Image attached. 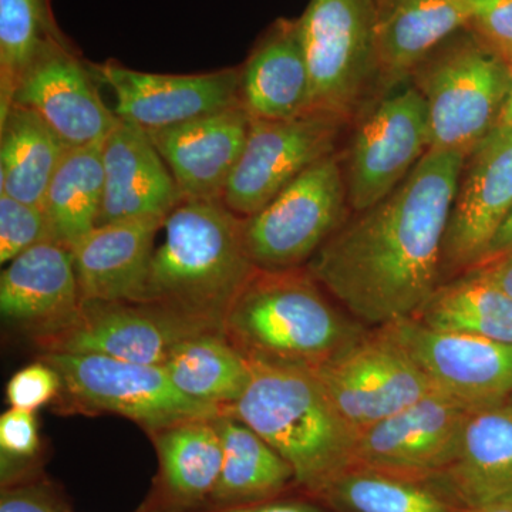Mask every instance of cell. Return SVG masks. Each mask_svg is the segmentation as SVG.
Masks as SVG:
<instances>
[{
    "label": "cell",
    "mask_w": 512,
    "mask_h": 512,
    "mask_svg": "<svg viewBox=\"0 0 512 512\" xmlns=\"http://www.w3.org/2000/svg\"><path fill=\"white\" fill-rule=\"evenodd\" d=\"M464 154L430 148L396 190L348 220L306 269L366 328L413 318L441 284Z\"/></svg>",
    "instance_id": "cell-1"
},
{
    "label": "cell",
    "mask_w": 512,
    "mask_h": 512,
    "mask_svg": "<svg viewBox=\"0 0 512 512\" xmlns=\"http://www.w3.org/2000/svg\"><path fill=\"white\" fill-rule=\"evenodd\" d=\"M163 229L140 302L224 333L232 303L256 271L245 248L244 218L222 200H187Z\"/></svg>",
    "instance_id": "cell-2"
},
{
    "label": "cell",
    "mask_w": 512,
    "mask_h": 512,
    "mask_svg": "<svg viewBox=\"0 0 512 512\" xmlns=\"http://www.w3.org/2000/svg\"><path fill=\"white\" fill-rule=\"evenodd\" d=\"M369 330L311 272L258 269L232 303L224 335L249 362L315 370Z\"/></svg>",
    "instance_id": "cell-3"
},
{
    "label": "cell",
    "mask_w": 512,
    "mask_h": 512,
    "mask_svg": "<svg viewBox=\"0 0 512 512\" xmlns=\"http://www.w3.org/2000/svg\"><path fill=\"white\" fill-rule=\"evenodd\" d=\"M249 366L247 390L224 413L271 444L291 464L298 491L313 497L352 466L357 434L340 417L313 370L262 362Z\"/></svg>",
    "instance_id": "cell-4"
},
{
    "label": "cell",
    "mask_w": 512,
    "mask_h": 512,
    "mask_svg": "<svg viewBox=\"0 0 512 512\" xmlns=\"http://www.w3.org/2000/svg\"><path fill=\"white\" fill-rule=\"evenodd\" d=\"M426 103L431 148L468 156L495 130L510 82L507 60L461 30L410 74Z\"/></svg>",
    "instance_id": "cell-5"
},
{
    "label": "cell",
    "mask_w": 512,
    "mask_h": 512,
    "mask_svg": "<svg viewBox=\"0 0 512 512\" xmlns=\"http://www.w3.org/2000/svg\"><path fill=\"white\" fill-rule=\"evenodd\" d=\"M298 22L311 111L350 123L379 92V0H311Z\"/></svg>",
    "instance_id": "cell-6"
},
{
    "label": "cell",
    "mask_w": 512,
    "mask_h": 512,
    "mask_svg": "<svg viewBox=\"0 0 512 512\" xmlns=\"http://www.w3.org/2000/svg\"><path fill=\"white\" fill-rule=\"evenodd\" d=\"M55 367L62 413H111L140 424L148 434L192 419H214L218 407L195 402L171 382L164 366L143 365L101 355L42 353Z\"/></svg>",
    "instance_id": "cell-7"
},
{
    "label": "cell",
    "mask_w": 512,
    "mask_h": 512,
    "mask_svg": "<svg viewBox=\"0 0 512 512\" xmlns=\"http://www.w3.org/2000/svg\"><path fill=\"white\" fill-rule=\"evenodd\" d=\"M339 153L350 212L365 211L402 184L431 148L426 103L412 79L380 90L357 113Z\"/></svg>",
    "instance_id": "cell-8"
},
{
    "label": "cell",
    "mask_w": 512,
    "mask_h": 512,
    "mask_svg": "<svg viewBox=\"0 0 512 512\" xmlns=\"http://www.w3.org/2000/svg\"><path fill=\"white\" fill-rule=\"evenodd\" d=\"M350 215L339 153L303 171L262 210L244 218L245 248L265 271L302 268Z\"/></svg>",
    "instance_id": "cell-9"
},
{
    "label": "cell",
    "mask_w": 512,
    "mask_h": 512,
    "mask_svg": "<svg viewBox=\"0 0 512 512\" xmlns=\"http://www.w3.org/2000/svg\"><path fill=\"white\" fill-rule=\"evenodd\" d=\"M313 373L357 436L437 392L413 360L379 329L367 330Z\"/></svg>",
    "instance_id": "cell-10"
},
{
    "label": "cell",
    "mask_w": 512,
    "mask_h": 512,
    "mask_svg": "<svg viewBox=\"0 0 512 512\" xmlns=\"http://www.w3.org/2000/svg\"><path fill=\"white\" fill-rule=\"evenodd\" d=\"M348 124L320 111L289 120L251 119L222 201L239 217H251L311 165L338 153L340 134Z\"/></svg>",
    "instance_id": "cell-11"
},
{
    "label": "cell",
    "mask_w": 512,
    "mask_h": 512,
    "mask_svg": "<svg viewBox=\"0 0 512 512\" xmlns=\"http://www.w3.org/2000/svg\"><path fill=\"white\" fill-rule=\"evenodd\" d=\"M379 329L413 360L437 392L467 409H487L512 399V345L439 332L413 318Z\"/></svg>",
    "instance_id": "cell-12"
},
{
    "label": "cell",
    "mask_w": 512,
    "mask_h": 512,
    "mask_svg": "<svg viewBox=\"0 0 512 512\" xmlns=\"http://www.w3.org/2000/svg\"><path fill=\"white\" fill-rule=\"evenodd\" d=\"M215 332L146 302L82 301L72 322L36 345L43 353L101 355L163 366L183 340Z\"/></svg>",
    "instance_id": "cell-13"
},
{
    "label": "cell",
    "mask_w": 512,
    "mask_h": 512,
    "mask_svg": "<svg viewBox=\"0 0 512 512\" xmlns=\"http://www.w3.org/2000/svg\"><path fill=\"white\" fill-rule=\"evenodd\" d=\"M512 208V130L495 128L466 157L441 255V284L483 258Z\"/></svg>",
    "instance_id": "cell-14"
},
{
    "label": "cell",
    "mask_w": 512,
    "mask_h": 512,
    "mask_svg": "<svg viewBox=\"0 0 512 512\" xmlns=\"http://www.w3.org/2000/svg\"><path fill=\"white\" fill-rule=\"evenodd\" d=\"M473 410L434 392L357 436L352 466L413 478L439 477L456 457Z\"/></svg>",
    "instance_id": "cell-15"
},
{
    "label": "cell",
    "mask_w": 512,
    "mask_h": 512,
    "mask_svg": "<svg viewBox=\"0 0 512 512\" xmlns=\"http://www.w3.org/2000/svg\"><path fill=\"white\" fill-rule=\"evenodd\" d=\"M94 79L90 64L57 36L23 74L12 104L35 111L70 147L101 143L120 119L104 104Z\"/></svg>",
    "instance_id": "cell-16"
},
{
    "label": "cell",
    "mask_w": 512,
    "mask_h": 512,
    "mask_svg": "<svg viewBox=\"0 0 512 512\" xmlns=\"http://www.w3.org/2000/svg\"><path fill=\"white\" fill-rule=\"evenodd\" d=\"M116 96L114 113L146 131L177 126L241 104V69L200 74L137 72L120 63L90 64Z\"/></svg>",
    "instance_id": "cell-17"
},
{
    "label": "cell",
    "mask_w": 512,
    "mask_h": 512,
    "mask_svg": "<svg viewBox=\"0 0 512 512\" xmlns=\"http://www.w3.org/2000/svg\"><path fill=\"white\" fill-rule=\"evenodd\" d=\"M82 305L72 249L46 241L10 261L0 275L3 322L33 343L66 328Z\"/></svg>",
    "instance_id": "cell-18"
},
{
    "label": "cell",
    "mask_w": 512,
    "mask_h": 512,
    "mask_svg": "<svg viewBox=\"0 0 512 512\" xmlns=\"http://www.w3.org/2000/svg\"><path fill=\"white\" fill-rule=\"evenodd\" d=\"M251 116L239 106L147 131L183 201L222 200L247 143Z\"/></svg>",
    "instance_id": "cell-19"
},
{
    "label": "cell",
    "mask_w": 512,
    "mask_h": 512,
    "mask_svg": "<svg viewBox=\"0 0 512 512\" xmlns=\"http://www.w3.org/2000/svg\"><path fill=\"white\" fill-rule=\"evenodd\" d=\"M104 198L100 225L167 218L183 202L163 157L143 128L121 120L103 141Z\"/></svg>",
    "instance_id": "cell-20"
},
{
    "label": "cell",
    "mask_w": 512,
    "mask_h": 512,
    "mask_svg": "<svg viewBox=\"0 0 512 512\" xmlns=\"http://www.w3.org/2000/svg\"><path fill=\"white\" fill-rule=\"evenodd\" d=\"M214 419L181 421L150 434L157 451L158 473L138 512L207 510L224 457Z\"/></svg>",
    "instance_id": "cell-21"
},
{
    "label": "cell",
    "mask_w": 512,
    "mask_h": 512,
    "mask_svg": "<svg viewBox=\"0 0 512 512\" xmlns=\"http://www.w3.org/2000/svg\"><path fill=\"white\" fill-rule=\"evenodd\" d=\"M164 218L100 225L72 248L82 301L140 302Z\"/></svg>",
    "instance_id": "cell-22"
},
{
    "label": "cell",
    "mask_w": 512,
    "mask_h": 512,
    "mask_svg": "<svg viewBox=\"0 0 512 512\" xmlns=\"http://www.w3.org/2000/svg\"><path fill=\"white\" fill-rule=\"evenodd\" d=\"M241 106L255 120L311 113V76L298 19H278L259 37L241 67Z\"/></svg>",
    "instance_id": "cell-23"
},
{
    "label": "cell",
    "mask_w": 512,
    "mask_h": 512,
    "mask_svg": "<svg viewBox=\"0 0 512 512\" xmlns=\"http://www.w3.org/2000/svg\"><path fill=\"white\" fill-rule=\"evenodd\" d=\"M436 480L464 510L512 505V400L471 412L456 457Z\"/></svg>",
    "instance_id": "cell-24"
},
{
    "label": "cell",
    "mask_w": 512,
    "mask_h": 512,
    "mask_svg": "<svg viewBox=\"0 0 512 512\" xmlns=\"http://www.w3.org/2000/svg\"><path fill=\"white\" fill-rule=\"evenodd\" d=\"M470 18L471 0H379V92L409 79Z\"/></svg>",
    "instance_id": "cell-25"
},
{
    "label": "cell",
    "mask_w": 512,
    "mask_h": 512,
    "mask_svg": "<svg viewBox=\"0 0 512 512\" xmlns=\"http://www.w3.org/2000/svg\"><path fill=\"white\" fill-rule=\"evenodd\" d=\"M214 423L224 457L208 508L258 503L298 491L291 464L248 424L227 413Z\"/></svg>",
    "instance_id": "cell-26"
},
{
    "label": "cell",
    "mask_w": 512,
    "mask_h": 512,
    "mask_svg": "<svg viewBox=\"0 0 512 512\" xmlns=\"http://www.w3.org/2000/svg\"><path fill=\"white\" fill-rule=\"evenodd\" d=\"M332 512H464L436 480L349 466L313 495Z\"/></svg>",
    "instance_id": "cell-27"
},
{
    "label": "cell",
    "mask_w": 512,
    "mask_h": 512,
    "mask_svg": "<svg viewBox=\"0 0 512 512\" xmlns=\"http://www.w3.org/2000/svg\"><path fill=\"white\" fill-rule=\"evenodd\" d=\"M69 144L35 111L12 104L0 116V194L40 205Z\"/></svg>",
    "instance_id": "cell-28"
},
{
    "label": "cell",
    "mask_w": 512,
    "mask_h": 512,
    "mask_svg": "<svg viewBox=\"0 0 512 512\" xmlns=\"http://www.w3.org/2000/svg\"><path fill=\"white\" fill-rule=\"evenodd\" d=\"M413 319L439 332L512 345V299L476 271L437 286Z\"/></svg>",
    "instance_id": "cell-29"
},
{
    "label": "cell",
    "mask_w": 512,
    "mask_h": 512,
    "mask_svg": "<svg viewBox=\"0 0 512 512\" xmlns=\"http://www.w3.org/2000/svg\"><path fill=\"white\" fill-rule=\"evenodd\" d=\"M163 366L181 393L222 413L241 399L251 380L248 360L222 332L183 340Z\"/></svg>",
    "instance_id": "cell-30"
},
{
    "label": "cell",
    "mask_w": 512,
    "mask_h": 512,
    "mask_svg": "<svg viewBox=\"0 0 512 512\" xmlns=\"http://www.w3.org/2000/svg\"><path fill=\"white\" fill-rule=\"evenodd\" d=\"M103 198V141L70 148L40 204L53 239L72 249L99 224Z\"/></svg>",
    "instance_id": "cell-31"
},
{
    "label": "cell",
    "mask_w": 512,
    "mask_h": 512,
    "mask_svg": "<svg viewBox=\"0 0 512 512\" xmlns=\"http://www.w3.org/2000/svg\"><path fill=\"white\" fill-rule=\"evenodd\" d=\"M57 36L47 0H0V116L30 64Z\"/></svg>",
    "instance_id": "cell-32"
},
{
    "label": "cell",
    "mask_w": 512,
    "mask_h": 512,
    "mask_svg": "<svg viewBox=\"0 0 512 512\" xmlns=\"http://www.w3.org/2000/svg\"><path fill=\"white\" fill-rule=\"evenodd\" d=\"M42 440L35 413L10 407L0 416V481L2 487L40 477Z\"/></svg>",
    "instance_id": "cell-33"
},
{
    "label": "cell",
    "mask_w": 512,
    "mask_h": 512,
    "mask_svg": "<svg viewBox=\"0 0 512 512\" xmlns=\"http://www.w3.org/2000/svg\"><path fill=\"white\" fill-rule=\"evenodd\" d=\"M53 239L43 208L0 194V264Z\"/></svg>",
    "instance_id": "cell-34"
},
{
    "label": "cell",
    "mask_w": 512,
    "mask_h": 512,
    "mask_svg": "<svg viewBox=\"0 0 512 512\" xmlns=\"http://www.w3.org/2000/svg\"><path fill=\"white\" fill-rule=\"evenodd\" d=\"M62 390V380L55 367L45 360L18 370L6 384V399L13 409L35 413L46 404L55 402Z\"/></svg>",
    "instance_id": "cell-35"
},
{
    "label": "cell",
    "mask_w": 512,
    "mask_h": 512,
    "mask_svg": "<svg viewBox=\"0 0 512 512\" xmlns=\"http://www.w3.org/2000/svg\"><path fill=\"white\" fill-rule=\"evenodd\" d=\"M467 29L510 62L512 0H471V18Z\"/></svg>",
    "instance_id": "cell-36"
},
{
    "label": "cell",
    "mask_w": 512,
    "mask_h": 512,
    "mask_svg": "<svg viewBox=\"0 0 512 512\" xmlns=\"http://www.w3.org/2000/svg\"><path fill=\"white\" fill-rule=\"evenodd\" d=\"M69 505L64 503L59 490L37 477L25 483L8 485L0 491V512H67Z\"/></svg>",
    "instance_id": "cell-37"
},
{
    "label": "cell",
    "mask_w": 512,
    "mask_h": 512,
    "mask_svg": "<svg viewBox=\"0 0 512 512\" xmlns=\"http://www.w3.org/2000/svg\"><path fill=\"white\" fill-rule=\"evenodd\" d=\"M198 512H332L312 495L285 494L258 503L234 505V507L208 508Z\"/></svg>",
    "instance_id": "cell-38"
},
{
    "label": "cell",
    "mask_w": 512,
    "mask_h": 512,
    "mask_svg": "<svg viewBox=\"0 0 512 512\" xmlns=\"http://www.w3.org/2000/svg\"><path fill=\"white\" fill-rule=\"evenodd\" d=\"M512 255V208L511 211L508 212L507 217L504 218V221L501 222L500 228L495 232L493 239H491L490 244H488L487 249H485L483 258L480 259V262L477 266L491 264V262L500 261V259L507 258V256ZM473 268V269H474Z\"/></svg>",
    "instance_id": "cell-39"
},
{
    "label": "cell",
    "mask_w": 512,
    "mask_h": 512,
    "mask_svg": "<svg viewBox=\"0 0 512 512\" xmlns=\"http://www.w3.org/2000/svg\"><path fill=\"white\" fill-rule=\"evenodd\" d=\"M470 271H476L477 274L484 276L487 281L497 286L512 299V255L500 259V261L491 262V264L477 266Z\"/></svg>",
    "instance_id": "cell-40"
},
{
    "label": "cell",
    "mask_w": 512,
    "mask_h": 512,
    "mask_svg": "<svg viewBox=\"0 0 512 512\" xmlns=\"http://www.w3.org/2000/svg\"><path fill=\"white\" fill-rule=\"evenodd\" d=\"M508 63L510 69V82H508L507 97H505L503 110H501L500 119H498L497 127L504 130H512V59Z\"/></svg>",
    "instance_id": "cell-41"
},
{
    "label": "cell",
    "mask_w": 512,
    "mask_h": 512,
    "mask_svg": "<svg viewBox=\"0 0 512 512\" xmlns=\"http://www.w3.org/2000/svg\"><path fill=\"white\" fill-rule=\"evenodd\" d=\"M464 512H512V505H504V507L480 508V510H466Z\"/></svg>",
    "instance_id": "cell-42"
},
{
    "label": "cell",
    "mask_w": 512,
    "mask_h": 512,
    "mask_svg": "<svg viewBox=\"0 0 512 512\" xmlns=\"http://www.w3.org/2000/svg\"><path fill=\"white\" fill-rule=\"evenodd\" d=\"M67 512H73V511H72V510H69V511H67Z\"/></svg>",
    "instance_id": "cell-43"
},
{
    "label": "cell",
    "mask_w": 512,
    "mask_h": 512,
    "mask_svg": "<svg viewBox=\"0 0 512 512\" xmlns=\"http://www.w3.org/2000/svg\"><path fill=\"white\" fill-rule=\"evenodd\" d=\"M512 400V399H511Z\"/></svg>",
    "instance_id": "cell-44"
}]
</instances>
